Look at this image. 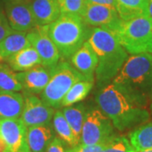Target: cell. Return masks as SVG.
I'll list each match as a JSON object with an SVG mask.
<instances>
[{"instance_id": "cell-25", "label": "cell", "mask_w": 152, "mask_h": 152, "mask_svg": "<svg viewBox=\"0 0 152 152\" xmlns=\"http://www.w3.org/2000/svg\"><path fill=\"white\" fill-rule=\"evenodd\" d=\"M0 90L18 92L23 90L20 82L17 80L16 73L5 64H0Z\"/></svg>"}, {"instance_id": "cell-10", "label": "cell", "mask_w": 152, "mask_h": 152, "mask_svg": "<svg viewBox=\"0 0 152 152\" xmlns=\"http://www.w3.org/2000/svg\"><path fill=\"white\" fill-rule=\"evenodd\" d=\"M0 137L8 152H31L28 145L27 127L20 118L0 120Z\"/></svg>"}, {"instance_id": "cell-19", "label": "cell", "mask_w": 152, "mask_h": 152, "mask_svg": "<svg viewBox=\"0 0 152 152\" xmlns=\"http://www.w3.org/2000/svg\"><path fill=\"white\" fill-rule=\"evenodd\" d=\"M150 0H115V8L123 21L146 15Z\"/></svg>"}, {"instance_id": "cell-11", "label": "cell", "mask_w": 152, "mask_h": 152, "mask_svg": "<svg viewBox=\"0 0 152 152\" xmlns=\"http://www.w3.org/2000/svg\"><path fill=\"white\" fill-rule=\"evenodd\" d=\"M24 107L20 119L27 128L51 124L54 108L49 107L34 95H28L24 99Z\"/></svg>"}, {"instance_id": "cell-2", "label": "cell", "mask_w": 152, "mask_h": 152, "mask_svg": "<svg viewBox=\"0 0 152 152\" xmlns=\"http://www.w3.org/2000/svg\"><path fill=\"white\" fill-rule=\"evenodd\" d=\"M113 84L144 107L152 100V54L131 55L113 80Z\"/></svg>"}, {"instance_id": "cell-8", "label": "cell", "mask_w": 152, "mask_h": 152, "mask_svg": "<svg viewBox=\"0 0 152 152\" xmlns=\"http://www.w3.org/2000/svg\"><path fill=\"white\" fill-rule=\"evenodd\" d=\"M48 26H37L27 33V38L31 46L36 49L40 56L42 65L51 67L59 62L60 55L49 37Z\"/></svg>"}, {"instance_id": "cell-35", "label": "cell", "mask_w": 152, "mask_h": 152, "mask_svg": "<svg viewBox=\"0 0 152 152\" xmlns=\"http://www.w3.org/2000/svg\"><path fill=\"white\" fill-rule=\"evenodd\" d=\"M13 1H29V0H13Z\"/></svg>"}, {"instance_id": "cell-31", "label": "cell", "mask_w": 152, "mask_h": 152, "mask_svg": "<svg viewBox=\"0 0 152 152\" xmlns=\"http://www.w3.org/2000/svg\"><path fill=\"white\" fill-rule=\"evenodd\" d=\"M146 15L149 17L150 19H151L152 20V0H150L149 5H148V8H147Z\"/></svg>"}, {"instance_id": "cell-26", "label": "cell", "mask_w": 152, "mask_h": 152, "mask_svg": "<svg viewBox=\"0 0 152 152\" xmlns=\"http://www.w3.org/2000/svg\"><path fill=\"white\" fill-rule=\"evenodd\" d=\"M101 152H137L126 136L115 134L105 143Z\"/></svg>"}, {"instance_id": "cell-27", "label": "cell", "mask_w": 152, "mask_h": 152, "mask_svg": "<svg viewBox=\"0 0 152 152\" xmlns=\"http://www.w3.org/2000/svg\"><path fill=\"white\" fill-rule=\"evenodd\" d=\"M61 14H70L81 17L87 0H58Z\"/></svg>"}, {"instance_id": "cell-3", "label": "cell", "mask_w": 152, "mask_h": 152, "mask_svg": "<svg viewBox=\"0 0 152 152\" xmlns=\"http://www.w3.org/2000/svg\"><path fill=\"white\" fill-rule=\"evenodd\" d=\"M98 58L96 78L99 86L109 85L118 75L129 56L115 33L104 27H95L87 40Z\"/></svg>"}, {"instance_id": "cell-28", "label": "cell", "mask_w": 152, "mask_h": 152, "mask_svg": "<svg viewBox=\"0 0 152 152\" xmlns=\"http://www.w3.org/2000/svg\"><path fill=\"white\" fill-rule=\"evenodd\" d=\"M65 144L61 139L55 137L46 152H71V148H68Z\"/></svg>"}, {"instance_id": "cell-6", "label": "cell", "mask_w": 152, "mask_h": 152, "mask_svg": "<svg viewBox=\"0 0 152 152\" xmlns=\"http://www.w3.org/2000/svg\"><path fill=\"white\" fill-rule=\"evenodd\" d=\"M86 78L68 62H58L55 66L53 75L41 93V100L53 108H59L63 99L73 85Z\"/></svg>"}, {"instance_id": "cell-20", "label": "cell", "mask_w": 152, "mask_h": 152, "mask_svg": "<svg viewBox=\"0 0 152 152\" xmlns=\"http://www.w3.org/2000/svg\"><path fill=\"white\" fill-rule=\"evenodd\" d=\"M30 46L27 32L13 30V31L0 42V53L3 59H6Z\"/></svg>"}, {"instance_id": "cell-23", "label": "cell", "mask_w": 152, "mask_h": 152, "mask_svg": "<svg viewBox=\"0 0 152 152\" xmlns=\"http://www.w3.org/2000/svg\"><path fill=\"white\" fill-rule=\"evenodd\" d=\"M62 113L64 115L67 122L71 127L76 140L80 144L82 127L86 115L85 107L82 104H80L75 107L69 106L64 108Z\"/></svg>"}, {"instance_id": "cell-34", "label": "cell", "mask_w": 152, "mask_h": 152, "mask_svg": "<svg viewBox=\"0 0 152 152\" xmlns=\"http://www.w3.org/2000/svg\"><path fill=\"white\" fill-rule=\"evenodd\" d=\"M3 60V58H2V56H1V53H0V63H1V61Z\"/></svg>"}, {"instance_id": "cell-32", "label": "cell", "mask_w": 152, "mask_h": 152, "mask_svg": "<svg viewBox=\"0 0 152 152\" xmlns=\"http://www.w3.org/2000/svg\"><path fill=\"white\" fill-rule=\"evenodd\" d=\"M138 152H152V149L151 150H145V151H138Z\"/></svg>"}, {"instance_id": "cell-18", "label": "cell", "mask_w": 152, "mask_h": 152, "mask_svg": "<svg viewBox=\"0 0 152 152\" xmlns=\"http://www.w3.org/2000/svg\"><path fill=\"white\" fill-rule=\"evenodd\" d=\"M5 60L13 70L20 72L28 70L33 67L42 64L40 56L36 49L31 46L18 52Z\"/></svg>"}, {"instance_id": "cell-7", "label": "cell", "mask_w": 152, "mask_h": 152, "mask_svg": "<svg viewBox=\"0 0 152 152\" xmlns=\"http://www.w3.org/2000/svg\"><path fill=\"white\" fill-rule=\"evenodd\" d=\"M114 126L108 117L99 109L86 113L83 124L80 144L96 145L104 144L114 136Z\"/></svg>"}, {"instance_id": "cell-16", "label": "cell", "mask_w": 152, "mask_h": 152, "mask_svg": "<svg viewBox=\"0 0 152 152\" xmlns=\"http://www.w3.org/2000/svg\"><path fill=\"white\" fill-rule=\"evenodd\" d=\"M24 102L20 93L0 90V120L20 118Z\"/></svg>"}, {"instance_id": "cell-29", "label": "cell", "mask_w": 152, "mask_h": 152, "mask_svg": "<svg viewBox=\"0 0 152 152\" xmlns=\"http://www.w3.org/2000/svg\"><path fill=\"white\" fill-rule=\"evenodd\" d=\"M12 31L13 29L10 26L7 17H5L2 12H0V42Z\"/></svg>"}, {"instance_id": "cell-13", "label": "cell", "mask_w": 152, "mask_h": 152, "mask_svg": "<svg viewBox=\"0 0 152 152\" xmlns=\"http://www.w3.org/2000/svg\"><path fill=\"white\" fill-rule=\"evenodd\" d=\"M55 66L47 67L41 64L28 70L19 72L16 73L17 80L28 92L42 93L54 73Z\"/></svg>"}, {"instance_id": "cell-5", "label": "cell", "mask_w": 152, "mask_h": 152, "mask_svg": "<svg viewBox=\"0 0 152 152\" xmlns=\"http://www.w3.org/2000/svg\"><path fill=\"white\" fill-rule=\"evenodd\" d=\"M113 32L128 53L152 54V20L147 15L122 21Z\"/></svg>"}, {"instance_id": "cell-12", "label": "cell", "mask_w": 152, "mask_h": 152, "mask_svg": "<svg viewBox=\"0 0 152 152\" xmlns=\"http://www.w3.org/2000/svg\"><path fill=\"white\" fill-rule=\"evenodd\" d=\"M6 16L14 31L27 32L37 26L27 1H11L6 4Z\"/></svg>"}, {"instance_id": "cell-9", "label": "cell", "mask_w": 152, "mask_h": 152, "mask_svg": "<svg viewBox=\"0 0 152 152\" xmlns=\"http://www.w3.org/2000/svg\"><path fill=\"white\" fill-rule=\"evenodd\" d=\"M81 18L87 26L107 28L113 31L119 27L123 21L115 7L90 2H87Z\"/></svg>"}, {"instance_id": "cell-14", "label": "cell", "mask_w": 152, "mask_h": 152, "mask_svg": "<svg viewBox=\"0 0 152 152\" xmlns=\"http://www.w3.org/2000/svg\"><path fill=\"white\" fill-rule=\"evenodd\" d=\"M71 65L86 78L94 79L98 58L92 47L86 41L71 57Z\"/></svg>"}, {"instance_id": "cell-22", "label": "cell", "mask_w": 152, "mask_h": 152, "mask_svg": "<svg viewBox=\"0 0 152 152\" xmlns=\"http://www.w3.org/2000/svg\"><path fill=\"white\" fill-rule=\"evenodd\" d=\"M129 140L137 152L151 150L152 123H146L131 131Z\"/></svg>"}, {"instance_id": "cell-33", "label": "cell", "mask_w": 152, "mask_h": 152, "mask_svg": "<svg viewBox=\"0 0 152 152\" xmlns=\"http://www.w3.org/2000/svg\"><path fill=\"white\" fill-rule=\"evenodd\" d=\"M150 109H151V116H152V100L150 103Z\"/></svg>"}, {"instance_id": "cell-21", "label": "cell", "mask_w": 152, "mask_h": 152, "mask_svg": "<svg viewBox=\"0 0 152 152\" xmlns=\"http://www.w3.org/2000/svg\"><path fill=\"white\" fill-rule=\"evenodd\" d=\"M93 85L94 79L89 78H86L76 82L64 97L61 107H69L84 100L91 91Z\"/></svg>"}, {"instance_id": "cell-24", "label": "cell", "mask_w": 152, "mask_h": 152, "mask_svg": "<svg viewBox=\"0 0 152 152\" xmlns=\"http://www.w3.org/2000/svg\"><path fill=\"white\" fill-rule=\"evenodd\" d=\"M53 129L58 134V138L67 145L71 147L80 145V143L76 140L73 130L62 112L58 111L55 113L53 118Z\"/></svg>"}, {"instance_id": "cell-15", "label": "cell", "mask_w": 152, "mask_h": 152, "mask_svg": "<svg viewBox=\"0 0 152 152\" xmlns=\"http://www.w3.org/2000/svg\"><path fill=\"white\" fill-rule=\"evenodd\" d=\"M29 4L37 26H48L61 15L58 0H31Z\"/></svg>"}, {"instance_id": "cell-1", "label": "cell", "mask_w": 152, "mask_h": 152, "mask_svg": "<svg viewBox=\"0 0 152 152\" xmlns=\"http://www.w3.org/2000/svg\"><path fill=\"white\" fill-rule=\"evenodd\" d=\"M96 101L101 111L120 132L134 130L148 123L151 118L147 107L137 103L113 83L102 87Z\"/></svg>"}, {"instance_id": "cell-30", "label": "cell", "mask_w": 152, "mask_h": 152, "mask_svg": "<svg viewBox=\"0 0 152 152\" xmlns=\"http://www.w3.org/2000/svg\"><path fill=\"white\" fill-rule=\"evenodd\" d=\"M87 2L93 3V4H97L115 7V0H87Z\"/></svg>"}, {"instance_id": "cell-17", "label": "cell", "mask_w": 152, "mask_h": 152, "mask_svg": "<svg viewBox=\"0 0 152 152\" xmlns=\"http://www.w3.org/2000/svg\"><path fill=\"white\" fill-rule=\"evenodd\" d=\"M54 138L51 124L27 128L28 145L31 152H46Z\"/></svg>"}, {"instance_id": "cell-4", "label": "cell", "mask_w": 152, "mask_h": 152, "mask_svg": "<svg viewBox=\"0 0 152 152\" xmlns=\"http://www.w3.org/2000/svg\"><path fill=\"white\" fill-rule=\"evenodd\" d=\"M86 26L81 17L70 14H61L48 26L49 37L58 48L60 58H71L86 42L91 34Z\"/></svg>"}]
</instances>
